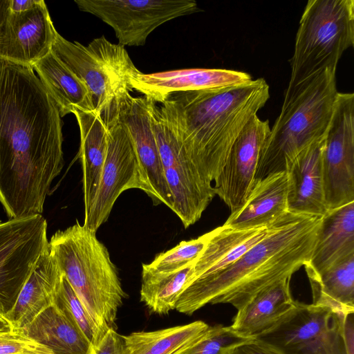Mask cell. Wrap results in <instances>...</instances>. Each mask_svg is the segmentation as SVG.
Masks as SVG:
<instances>
[{
  "label": "cell",
  "mask_w": 354,
  "mask_h": 354,
  "mask_svg": "<svg viewBox=\"0 0 354 354\" xmlns=\"http://www.w3.org/2000/svg\"><path fill=\"white\" fill-rule=\"evenodd\" d=\"M62 126L32 68L0 60V203L9 219L42 214L64 165Z\"/></svg>",
  "instance_id": "6da1fadb"
},
{
  "label": "cell",
  "mask_w": 354,
  "mask_h": 354,
  "mask_svg": "<svg viewBox=\"0 0 354 354\" xmlns=\"http://www.w3.org/2000/svg\"><path fill=\"white\" fill-rule=\"evenodd\" d=\"M322 217L287 212L234 263L192 281L176 310L191 315L207 304H229L238 310L261 290L291 278L309 262Z\"/></svg>",
  "instance_id": "7a4b0ae2"
},
{
  "label": "cell",
  "mask_w": 354,
  "mask_h": 354,
  "mask_svg": "<svg viewBox=\"0 0 354 354\" xmlns=\"http://www.w3.org/2000/svg\"><path fill=\"white\" fill-rule=\"evenodd\" d=\"M270 97L263 78L218 91L176 93L158 104L189 160L212 183L243 129Z\"/></svg>",
  "instance_id": "3957f363"
},
{
  "label": "cell",
  "mask_w": 354,
  "mask_h": 354,
  "mask_svg": "<svg viewBox=\"0 0 354 354\" xmlns=\"http://www.w3.org/2000/svg\"><path fill=\"white\" fill-rule=\"evenodd\" d=\"M335 73L326 70L287 87L281 112L261 148L254 182L285 171L300 152L326 137L338 93Z\"/></svg>",
  "instance_id": "277c9868"
},
{
  "label": "cell",
  "mask_w": 354,
  "mask_h": 354,
  "mask_svg": "<svg viewBox=\"0 0 354 354\" xmlns=\"http://www.w3.org/2000/svg\"><path fill=\"white\" fill-rule=\"evenodd\" d=\"M50 252L82 304L99 322L113 328L125 292L115 264L96 232L76 223L57 231Z\"/></svg>",
  "instance_id": "5b68a950"
},
{
  "label": "cell",
  "mask_w": 354,
  "mask_h": 354,
  "mask_svg": "<svg viewBox=\"0 0 354 354\" xmlns=\"http://www.w3.org/2000/svg\"><path fill=\"white\" fill-rule=\"evenodd\" d=\"M353 45L354 1L309 0L295 37L288 86L336 71L344 51Z\"/></svg>",
  "instance_id": "8992f818"
},
{
  "label": "cell",
  "mask_w": 354,
  "mask_h": 354,
  "mask_svg": "<svg viewBox=\"0 0 354 354\" xmlns=\"http://www.w3.org/2000/svg\"><path fill=\"white\" fill-rule=\"evenodd\" d=\"M51 51L84 83L95 111L103 120L133 91L131 80L141 73L124 46L110 42L104 36L84 46L57 33Z\"/></svg>",
  "instance_id": "52a82bcc"
},
{
  "label": "cell",
  "mask_w": 354,
  "mask_h": 354,
  "mask_svg": "<svg viewBox=\"0 0 354 354\" xmlns=\"http://www.w3.org/2000/svg\"><path fill=\"white\" fill-rule=\"evenodd\" d=\"M344 315L326 306L296 301L271 328L254 338L281 354H348Z\"/></svg>",
  "instance_id": "ba28073f"
},
{
  "label": "cell",
  "mask_w": 354,
  "mask_h": 354,
  "mask_svg": "<svg viewBox=\"0 0 354 354\" xmlns=\"http://www.w3.org/2000/svg\"><path fill=\"white\" fill-rule=\"evenodd\" d=\"M151 117L165 179L172 195V211L187 228L201 218L215 196L214 189L189 160L160 106L153 102Z\"/></svg>",
  "instance_id": "9c48e42d"
},
{
  "label": "cell",
  "mask_w": 354,
  "mask_h": 354,
  "mask_svg": "<svg viewBox=\"0 0 354 354\" xmlns=\"http://www.w3.org/2000/svg\"><path fill=\"white\" fill-rule=\"evenodd\" d=\"M48 245L47 222L41 214L0 223V314L12 310Z\"/></svg>",
  "instance_id": "30bf717a"
},
{
  "label": "cell",
  "mask_w": 354,
  "mask_h": 354,
  "mask_svg": "<svg viewBox=\"0 0 354 354\" xmlns=\"http://www.w3.org/2000/svg\"><path fill=\"white\" fill-rule=\"evenodd\" d=\"M78 8L111 26L123 46L145 45L158 26L199 10L194 0H75Z\"/></svg>",
  "instance_id": "8fae6325"
},
{
  "label": "cell",
  "mask_w": 354,
  "mask_h": 354,
  "mask_svg": "<svg viewBox=\"0 0 354 354\" xmlns=\"http://www.w3.org/2000/svg\"><path fill=\"white\" fill-rule=\"evenodd\" d=\"M328 210L354 201V94L337 93L322 153Z\"/></svg>",
  "instance_id": "7c38bea8"
},
{
  "label": "cell",
  "mask_w": 354,
  "mask_h": 354,
  "mask_svg": "<svg viewBox=\"0 0 354 354\" xmlns=\"http://www.w3.org/2000/svg\"><path fill=\"white\" fill-rule=\"evenodd\" d=\"M109 130L108 146L95 202L84 225L97 232L109 217L120 194L129 189L147 192L138 159L132 142L115 116L104 122Z\"/></svg>",
  "instance_id": "4fadbf2b"
},
{
  "label": "cell",
  "mask_w": 354,
  "mask_h": 354,
  "mask_svg": "<svg viewBox=\"0 0 354 354\" xmlns=\"http://www.w3.org/2000/svg\"><path fill=\"white\" fill-rule=\"evenodd\" d=\"M152 103L144 95L133 97L129 93L118 103L113 116L123 125L132 142L146 185V194L155 205L162 203L172 210V195L152 128Z\"/></svg>",
  "instance_id": "5bb4252c"
},
{
  "label": "cell",
  "mask_w": 354,
  "mask_h": 354,
  "mask_svg": "<svg viewBox=\"0 0 354 354\" xmlns=\"http://www.w3.org/2000/svg\"><path fill=\"white\" fill-rule=\"evenodd\" d=\"M44 1L0 20V60L30 66L51 52L57 34Z\"/></svg>",
  "instance_id": "9a60e30c"
},
{
  "label": "cell",
  "mask_w": 354,
  "mask_h": 354,
  "mask_svg": "<svg viewBox=\"0 0 354 354\" xmlns=\"http://www.w3.org/2000/svg\"><path fill=\"white\" fill-rule=\"evenodd\" d=\"M270 131L268 120L253 116L233 145L214 187L231 212L245 201L254 183L259 154Z\"/></svg>",
  "instance_id": "2e32d148"
},
{
  "label": "cell",
  "mask_w": 354,
  "mask_h": 354,
  "mask_svg": "<svg viewBox=\"0 0 354 354\" xmlns=\"http://www.w3.org/2000/svg\"><path fill=\"white\" fill-rule=\"evenodd\" d=\"M252 76L242 71L222 68H184L153 73H140L131 80L133 89L156 104L176 93L218 91L251 82Z\"/></svg>",
  "instance_id": "e0dca14e"
},
{
  "label": "cell",
  "mask_w": 354,
  "mask_h": 354,
  "mask_svg": "<svg viewBox=\"0 0 354 354\" xmlns=\"http://www.w3.org/2000/svg\"><path fill=\"white\" fill-rule=\"evenodd\" d=\"M325 138L304 149L286 168L288 212L323 216L328 211L322 171Z\"/></svg>",
  "instance_id": "ac0fdd59"
},
{
  "label": "cell",
  "mask_w": 354,
  "mask_h": 354,
  "mask_svg": "<svg viewBox=\"0 0 354 354\" xmlns=\"http://www.w3.org/2000/svg\"><path fill=\"white\" fill-rule=\"evenodd\" d=\"M288 180L286 171L255 181L244 203L223 225L234 229L268 226L288 211Z\"/></svg>",
  "instance_id": "d6986e66"
},
{
  "label": "cell",
  "mask_w": 354,
  "mask_h": 354,
  "mask_svg": "<svg viewBox=\"0 0 354 354\" xmlns=\"http://www.w3.org/2000/svg\"><path fill=\"white\" fill-rule=\"evenodd\" d=\"M354 254V201L328 210L322 217L306 272L319 274Z\"/></svg>",
  "instance_id": "ffe728a7"
},
{
  "label": "cell",
  "mask_w": 354,
  "mask_h": 354,
  "mask_svg": "<svg viewBox=\"0 0 354 354\" xmlns=\"http://www.w3.org/2000/svg\"><path fill=\"white\" fill-rule=\"evenodd\" d=\"M61 276L48 245L23 286L15 306L5 315L14 326L22 329L55 303Z\"/></svg>",
  "instance_id": "44dd1931"
},
{
  "label": "cell",
  "mask_w": 354,
  "mask_h": 354,
  "mask_svg": "<svg viewBox=\"0 0 354 354\" xmlns=\"http://www.w3.org/2000/svg\"><path fill=\"white\" fill-rule=\"evenodd\" d=\"M268 231V226L234 229L223 225L208 232L206 245L194 262L192 281L234 263L260 242Z\"/></svg>",
  "instance_id": "7402d4cb"
},
{
  "label": "cell",
  "mask_w": 354,
  "mask_h": 354,
  "mask_svg": "<svg viewBox=\"0 0 354 354\" xmlns=\"http://www.w3.org/2000/svg\"><path fill=\"white\" fill-rule=\"evenodd\" d=\"M80 129L78 156L82 166L84 216L89 213L97 196L108 146V127L96 111L77 110Z\"/></svg>",
  "instance_id": "603a6c76"
},
{
  "label": "cell",
  "mask_w": 354,
  "mask_h": 354,
  "mask_svg": "<svg viewBox=\"0 0 354 354\" xmlns=\"http://www.w3.org/2000/svg\"><path fill=\"white\" fill-rule=\"evenodd\" d=\"M290 278L274 283L253 296L237 313L231 325L239 335L255 337L271 328L295 306Z\"/></svg>",
  "instance_id": "cb8c5ba5"
},
{
  "label": "cell",
  "mask_w": 354,
  "mask_h": 354,
  "mask_svg": "<svg viewBox=\"0 0 354 354\" xmlns=\"http://www.w3.org/2000/svg\"><path fill=\"white\" fill-rule=\"evenodd\" d=\"M30 339L53 354H95V349L68 315L57 302L24 327Z\"/></svg>",
  "instance_id": "d4e9b609"
},
{
  "label": "cell",
  "mask_w": 354,
  "mask_h": 354,
  "mask_svg": "<svg viewBox=\"0 0 354 354\" xmlns=\"http://www.w3.org/2000/svg\"><path fill=\"white\" fill-rule=\"evenodd\" d=\"M32 68L55 102L62 118L77 110L95 111L84 83L52 51Z\"/></svg>",
  "instance_id": "484cf974"
},
{
  "label": "cell",
  "mask_w": 354,
  "mask_h": 354,
  "mask_svg": "<svg viewBox=\"0 0 354 354\" xmlns=\"http://www.w3.org/2000/svg\"><path fill=\"white\" fill-rule=\"evenodd\" d=\"M306 273L313 304L326 306L342 314L354 312V254L319 274Z\"/></svg>",
  "instance_id": "4316f807"
},
{
  "label": "cell",
  "mask_w": 354,
  "mask_h": 354,
  "mask_svg": "<svg viewBox=\"0 0 354 354\" xmlns=\"http://www.w3.org/2000/svg\"><path fill=\"white\" fill-rule=\"evenodd\" d=\"M209 327L202 321L153 331L133 332L122 336V354H175Z\"/></svg>",
  "instance_id": "83f0119b"
},
{
  "label": "cell",
  "mask_w": 354,
  "mask_h": 354,
  "mask_svg": "<svg viewBox=\"0 0 354 354\" xmlns=\"http://www.w3.org/2000/svg\"><path fill=\"white\" fill-rule=\"evenodd\" d=\"M194 262L169 273L142 270L140 300L153 313L167 315L176 310L179 297L192 283Z\"/></svg>",
  "instance_id": "f1b7e54d"
},
{
  "label": "cell",
  "mask_w": 354,
  "mask_h": 354,
  "mask_svg": "<svg viewBox=\"0 0 354 354\" xmlns=\"http://www.w3.org/2000/svg\"><path fill=\"white\" fill-rule=\"evenodd\" d=\"M55 302L68 313L95 349L110 327L101 324L91 315L62 274L57 290Z\"/></svg>",
  "instance_id": "f546056e"
},
{
  "label": "cell",
  "mask_w": 354,
  "mask_h": 354,
  "mask_svg": "<svg viewBox=\"0 0 354 354\" xmlns=\"http://www.w3.org/2000/svg\"><path fill=\"white\" fill-rule=\"evenodd\" d=\"M208 232L189 241H183L174 248L156 256L142 270L156 273H169L183 269L194 262L206 245Z\"/></svg>",
  "instance_id": "4dcf8cb0"
},
{
  "label": "cell",
  "mask_w": 354,
  "mask_h": 354,
  "mask_svg": "<svg viewBox=\"0 0 354 354\" xmlns=\"http://www.w3.org/2000/svg\"><path fill=\"white\" fill-rule=\"evenodd\" d=\"M250 339L239 335L231 326H209L198 339L175 354H228L235 346Z\"/></svg>",
  "instance_id": "1f68e13d"
},
{
  "label": "cell",
  "mask_w": 354,
  "mask_h": 354,
  "mask_svg": "<svg viewBox=\"0 0 354 354\" xmlns=\"http://www.w3.org/2000/svg\"><path fill=\"white\" fill-rule=\"evenodd\" d=\"M0 354H53L45 346L28 337L0 314Z\"/></svg>",
  "instance_id": "d6a6232c"
},
{
  "label": "cell",
  "mask_w": 354,
  "mask_h": 354,
  "mask_svg": "<svg viewBox=\"0 0 354 354\" xmlns=\"http://www.w3.org/2000/svg\"><path fill=\"white\" fill-rule=\"evenodd\" d=\"M228 354H281L270 345L253 337L232 348Z\"/></svg>",
  "instance_id": "836d02e7"
},
{
  "label": "cell",
  "mask_w": 354,
  "mask_h": 354,
  "mask_svg": "<svg viewBox=\"0 0 354 354\" xmlns=\"http://www.w3.org/2000/svg\"><path fill=\"white\" fill-rule=\"evenodd\" d=\"M122 336L113 328H110L100 345L95 348V354H122Z\"/></svg>",
  "instance_id": "e575fe53"
},
{
  "label": "cell",
  "mask_w": 354,
  "mask_h": 354,
  "mask_svg": "<svg viewBox=\"0 0 354 354\" xmlns=\"http://www.w3.org/2000/svg\"><path fill=\"white\" fill-rule=\"evenodd\" d=\"M353 313L345 314L344 316L343 333L348 354H354Z\"/></svg>",
  "instance_id": "d590c367"
},
{
  "label": "cell",
  "mask_w": 354,
  "mask_h": 354,
  "mask_svg": "<svg viewBox=\"0 0 354 354\" xmlns=\"http://www.w3.org/2000/svg\"><path fill=\"white\" fill-rule=\"evenodd\" d=\"M41 0H8L7 10L13 12H21L28 10L37 5Z\"/></svg>",
  "instance_id": "8d00e7d4"
},
{
  "label": "cell",
  "mask_w": 354,
  "mask_h": 354,
  "mask_svg": "<svg viewBox=\"0 0 354 354\" xmlns=\"http://www.w3.org/2000/svg\"><path fill=\"white\" fill-rule=\"evenodd\" d=\"M8 8V0H0V20L2 19Z\"/></svg>",
  "instance_id": "74e56055"
},
{
  "label": "cell",
  "mask_w": 354,
  "mask_h": 354,
  "mask_svg": "<svg viewBox=\"0 0 354 354\" xmlns=\"http://www.w3.org/2000/svg\"><path fill=\"white\" fill-rule=\"evenodd\" d=\"M1 222V221L0 220V223Z\"/></svg>",
  "instance_id": "f35d334b"
}]
</instances>
